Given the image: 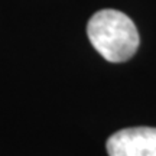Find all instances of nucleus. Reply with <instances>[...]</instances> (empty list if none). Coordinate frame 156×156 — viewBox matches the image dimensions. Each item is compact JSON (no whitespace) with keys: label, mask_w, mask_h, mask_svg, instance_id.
I'll list each match as a JSON object with an SVG mask.
<instances>
[{"label":"nucleus","mask_w":156,"mask_h":156,"mask_svg":"<svg viewBox=\"0 0 156 156\" xmlns=\"http://www.w3.org/2000/svg\"><path fill=\"white\" fill-rule=\"evenodd\" d=\"M108 156H156V127H129L107 139Z\"/></svg>","instance_id":"obj_2"},{"label":"nucleus","mask_w":156,"mask_h":156,"mask_svg":"<svg viewBox=\"0 0 156 156\" xmlns=\"http://www.w3.org/2000/svg\"><path fill=\"white\" fill-rule=\"evenodd\" d=\"M91 45L104 59L124 62L139 48V34L133 20L123 12L103 9L95 12L87 25Z\"/></svg>","instance_id":"obj_1"}]
</instances>
